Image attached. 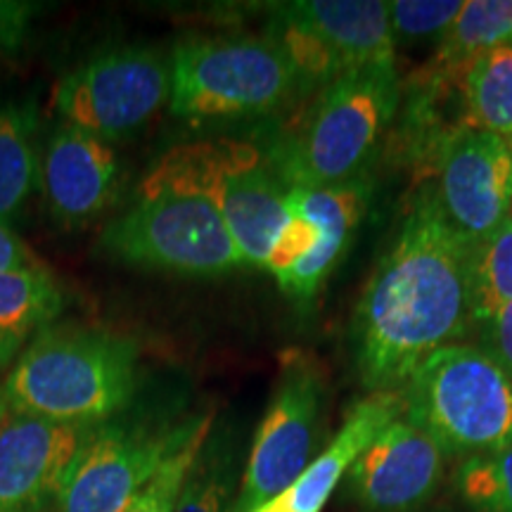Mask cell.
<instances>
[{"instance_id":"1","label":"cell","mask_w":512,"mask_h":512,"mask_svg":"<svg viewBox=\"0 0 512 512\" xmlns=\"http://www.w3.org/2000/svg\"><path fill=\"white\" fill-rule=\"evenodd\" d=\"M472 247L441 214L434 192L408 211L356 309L358 373L373 392L411 380L415 368L472 320Z\"/></svg>"},{"instance_id":"2","label":"cell","mask_w":512,"mask_h":512,"mask_svg":"<svg viewBox=\"0 0 512 512\" xmlns=\"http://www.w3.org/2000/svg\"><path fill=\"white\" fill-rule=\"evenodd\" d=\"M396 57L351 69L313 93L309 105L264 150L287 188L361 181L401 105Z\"/></svg>"},{"instance_id":"3","label":"cell","mask_w":512,"mask_h":512,"mask_svg":"<svg viewBox=\"0 0 512 512\" xmlns=\"http://www.w3.org/2000/svg\"><path fill=\"white\" fill-rule=\"evenodd\" d=\"M138 384L133 339L88 325H50L22 351L0 392L8 413L98 425L131 408Z\"/></svg>"},{"instance_id":"4","label":"cell","mask_w":512,"mask_h":512,"mask_svg":"<svg viewBox=\"0 0 512 512\" xmlns=\"http://www.w3.org/2000/svg\"><path fill=\"white\" fill-rule=\"evenodd\" d=\"M162 190L209 197L233 235L242 264L266 266L275 238L292 216L290 188L275 174L264 150L245 140L174 147L140 183V195Z\"/></svg>"},{"instance_id":"5","label":"cell","mask_w":512,"mask_h":512,"mask_svg":"<svg viewBox=\"0 0 512 512\" xmlns=\"http://www.w3.org/2000/svg\"><path fill=\"white\" fill-rule=\"evenodd\" d=\"M169 60L176 117H264L304 93L297 67L271 34L183 38Z\"/></svg>"},{"instance_id":"6","label":"cell","mask_w":512,"mask_h":512,"mask_svg":"<svg viewBox=\"0 0 512 512\" xmlns=\"http://www.w3.org/2000/svg\"><path fill=\"white\" fill-rule=\"evenodd\" d=\"M403 399L406 418L446 456H486L512 444V377L484 349H437L415 368Z\"/></svg>"},{"instance_id":"7","label":"cell","mask_w":512,"mask_h":512,"mask_svg":"<svg viewBox=\"0 0 512 512\" xmlns=\"http://www.w3.org/2000/svg\"><path fill=\"white\" fill-rule=\"evenodd\" d=\"M100 245L124 264L195 278L242 266L219 207L190 192H145L110 221Z\"/></svg>"},{"instance_id":"8","label":"cell","mask_w":512,"mask_h":512,"mask_svg":"<svg viewBox=\"0 0 512 512\" xmlns=\"http://www.w3.org/2000/svg\"><path fill=\"white\" fill-rule=\"evenodd\" d=\"M200 413L178 418L150 408H126L91 427L64 479L53 512H121Z\"/></svg>"},{"instance_id":"9","label":"cell","mask_w":512,"mask_h":512,"mask_svg":"<svg viewBox=\"0 0 512 512\" xmlns=\"http://www.w3.org/2000/svg\"><path fill=\"white\" fill-rule=\"evenodd\" d=\"M169 98L171 60L145 46L98 53L53 88V107L69 126L110 143L155 119Z\"/></svg>"},{"instance_id":"10","label":"cell","mask_w":512,"mask_h":512,"mask_svg":"<svg viewBox=\"0 0 512 512\" xmlns=\"http://www.w3.org/2000/svg\"><path fill=\"white\" fill-rule=\"evenodd\" d=\"M323 396L325 382L318 363L304 354L287 356L228 512L261 508L290 489L313 463L323 432Z\"/></svg>"},{"instance_id":"11","label":"cell","mask_w":512,"mask_h":512,"mask_svg":"<svg viewBox=\"0 0 512 512\" xmlns=\"http://www.w3.org/2000/svg\"><path fill=\"white\" fill-rule=\"evenodd\" d=\"M290 55L304 91L344 72L396 57L389 3L380 0H297L273 12L268 31Z\"/></svg>"},{"instance_id":"12","label":"cell","mask_w":512,"mask_h":512,"mask_svg":"<svg viewBox=\"0 0 512 512\" xmlns=\"http://www.w3.org/2000/svg\"><path fill=\"white\" fill-rule=\"evenodd\" d=\"M441 214L470 247L508 221L512 211V143L491 131L465 126L451 138L437 166Z\"/></svg>"},{"instance_id":"13","label":"cell","mask_w":512,"mask_h":512,"mask_svg":"<svg viewBox=\"0 0 512 512\" xmlns=\"http://www.w3.org/2000/svg\"><path fill=\"white\" fill-rule=\"evenodd\" d=\"M93 425L8 413L0 425V512H48Z\"/></svg>"},{"instance_id":"14","label":"cell","mask_w":512,"mask_h":512,"mask_svg":"<svg viewBox=\"0 0 512 512\" xmlns=\"http://www.w3.org/2000/svg\"><path fill=\"white\" fill-rule=\"evenodd\" d=\"M444 458V448L403 413L351 465L349 494L370 512L415 510L439 486Z\"/></svg>"},{"instance_id":"15","label":"cell","mask_w":512,"mask_h":512,"mask_svg":"<svg viewBox=\"0 0 512 512\" xmlns=\"http://www.w3.org/2000/svg\"><path fill=\"white\" fill-rule=\"evenodd\" d=\"M38 183L50 216L67 228H81L117 200L121 159L110 140L64 124L48 140Z\"/></svg>"},{"instance_id":"16","label":"cell","mask_w":512,"mask_h":512,"mask_svg":"<svg viewBox=\"0 0 512 512\" xmlns=\"http://www.w3.org/2000/svg\"><path fill=\"white\" fill-rule=\"evenodd\" d=\"M406 413V399L396 389L387 392H370L351 408L344 427L337 437L325 446V451L299 475L290 489L278 498L292 512H320L330 501L332 491L342 484L351 465L366 451L370 441L380 434L384 427L392 425Z\"/></svg>"},{"instance_id":"17","label":"cell","mask_w":512,"mask_h":512,"mask_svg":"<svg viewBox=\"0 0 512 512\" xmlns=\"http://www.w3.org/2000/svg\"><path fill=\"white\" fill-rule=\"evenodd\" d=\"M64 297L46 268L0 271V368L15 366L31 339L60 316Z\"/></svg>"},{"instance_id":"18","label":"cell","mask_w":512,"mask_h":512,"mask_svg":"<svg viewBox=\"0 0 512 512\" xmlns=\"http://www.w3.org/2000/svg\"><path fill=\"white\" fill-rule=\"evenodd\" d=\"M238 434L228 420L211 425L185 475L176 512H228L238 484Z\"/></svg>"},{"instance_id":"19","label":"cell","mask_w":512,"mask_h":512,"mask_svg":"<svg viewBox=\"0 0 512 512\" xmlns=\"http://www.w3.org/2000/svg\"><path fill=\"white\" fill-rule=\"evenodd\" d=\"M467 124L512 143V41L486 50L460 74Z\"/></svg>"},{"instance_id":"20","label":"cell","mask_w":512,"mask_h":512,"mask_svg":"<svg viewBox=\"0 0 512 512\" xmlns=\"http://www.w3.org/2000/svg\"><path fill=\"white\" fill-rule=\"evenodd\" d=\"M36 112L27 105L0 107V226L27 207L38 181Z\"/></svg>"},{"instance_id":"21","label":"cell","mask_w":512,"mask_h":512,"mask_svg":"<svg viewBox=\"0 0 512 512\" xmlns=\"http://www.w3.org/2000/svg\"><path fill=\"white\" fill-rule=\"evenodd\" d=\"M512 41V0H472L441 36L432 67L463 74L486 50Z\"/></svg>"},{"instance_id":"22","label":"cell","mask_w":512,"mask_h":512,"mask_svg":"<svg viewBox=\"0 0 512 512\" xmlns=\"http://www.w3.org/2000/svg\"><path fill=\"white\" fill-rule=\"evenodd\" d=\"M472 318L484 323L512 302V214L494 235L472 247Z\"/></svg>"},{"instance_id":"23","label":"cell","mask_w":512,"mask_h":512,"mask_svg":"<svg viewBox=\"0 0 512 512\" xmlns=\"http://www.w3.org/2000/svg\"><path fill=\"white\" fill-rule=\"evenodd\" d=\"M214 420V411L200 413L192 430L178 441L174 451L157 467L155 475L147 479V484L121 508V512H176L185 475H188L192 460H195L197 451H200L204 439H207Z\"/></svg>"},{"instance_id":"24","label":"cell","mask_w":512,"mask_h":512,"mask_svg":"<svg viewBox=\"0 0 512 512\" xmlns=\"http://www.w3.org/2000/svg\"><path fill=\"white\" fill-rule=\"evenodd\" d=\"M458 491L475 512H512V444L467 458L458 472Z\"/></svg>"},{"instance_id":"25","label":"cell","mask_w":512,"mask_h":512,"mask_svg":"<svg viewBox=\"0 0 512 512\" xmlns=\"http://www.w3.org/2000/svg\"><path fill=\"white\" fill-rule=\"evenodd\" d=\"M351 238H354V233H349V230H320V240L311 249V254H306L299 264L287 268L285 273L275 275L280 290L297 302H309L347 252Z\"/></svg>"},{"instance_id":"26","label":"cell","mask_w":512,"mask_h":512,"mask_svg":"<svg viewBox=\"0 0 512 512\" xmlns=\"http://www.w3.org/2000/svg\"><path fill=\"white\" fill-rule=\"evenodd\" d=\"M465 3L460 0H394L389 3V24L396 41L415 43L439 38L456 22Z\"/></svg>"},{"instance_id":"27","label":"cell","mask_w":512,"mask_h":512,"mask_svg":"<svg viewBox=\"0 0 512 512\" xmlns=\"http://www.w3.org/2000/svg\"><path fill=\"white\" fill-rule=\"evenodd\" d=\"M318 240H320L318 226H313L311 221L304 219V216L292 214L290 221L285 223L283 230H280V235L273 242L266 268L273 275L285 273L287 268L299 264L306 254H311V249L318 245Z\"/></svg>"},{"instance_id":"28","label":"cell","mask_w":512,"mask_h":512,"mask_svg":"<svg viewBox=\"0 0 512 512\" xmlns=\"http://www.w3.org/2000/svg\"><path fill=\"white\" fill-rule=\"evenodd\" d=\"M36 12V3L0 0V50H17L27 41Z\"/></svg>"},{"instance_id":"29","label":"cell","mask_w":512,"mask_h":512,"mask_svg":"<svg viewBox=\"0 0 512 512\" xmlns=\"http://www.w3.org/2000/svg\"><path fill=\"white\" fill-rule=\"evenodd\" d=\"M486 354L512 377V302L501 306L494 316L484 320Z\"/></svg>"},{"instance_id":"30","label":"cell","mask_w":512,"mask_h":512,"mask_svg":"<svg viewBox=\"0 0 512 512\" xmlns=\"http://www.w3.org/2000/svg\"><path fill=\"white\" fill-rule=\"evenodd\" d=\"M38 266V261L24 247V242L17 238L8 226H0V271H10V268H29Z\"/></svg>"},{"instance_id":"31","label":"cell","mask_w":512,"mask_h":512,"mask_svg":"<svg viewBox=\"0 0 512 512\" xmlns=\"http://www.w3.org/2000/svg\"><path fill=\"white\" fill-rule=\"evenodd\" d=\"M254 512H292V510L287 508V505L280 501V498H273V501L264 503V505H261V508H256Z\"/></svg>"},{"instance_id":"32","label":"cell","mask_w":512,"mask_h":512,"mask_svg":"<svg viewBox=\"0 0 512 512\" xmlns=\"http://www.w3.org/2000/svg\"><path fill=\"white\" fill-rule=\"evenodd\" d=\"M5 418H8V403H5L3 392H0V425H3Z\"/></svg>"}]
</instances>
